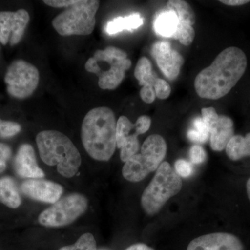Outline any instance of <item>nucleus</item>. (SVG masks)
Listing matches in <instances>:
<instances>
[{
	"label": "nucleus",
	"instance_id": "nucleus-1",
	"mask_svg": "<svg viewBox=\"0 0 250 250\" xmlns=\"http://www.w3.org/2000/svg\"><path fill=\"white\" fill-rule=\"evenodd\" d=\"M248 60L237 47L224 49L209 66L195 77V90L200 98L218 100L229 93L246 72Z\"/></svg>",
	"mask_w": 250,
	"mask_h": 250
},
{
	"label": "nucleus",
	"instance_id": "nucleus-2",
	"mask_svg": "<svg viewBox=\"0 0 250 250\" xmlns=\"http://www.w3.org/2000/svg\"><path fill=\"white\" fill-rule=\"evenodd\" d=\"M116 121L108 107L90 110L82 125V144L88 155L99 161L111 159L116 147Z\"/></svg>",
	"mask_w": 250,
	"mask_h": 250
},
{
	"label": "nucleus",
	"instance_id": "nucleus-3",
	"mask_svg": "<svg viewBox=\"0 0 250 250\" xmlns=\"http://www.w3.org/2000/svg\"><path fill=\"white\" fill-rule=\"evenodd\" d=\"M41 159L47 165L57 166L62 177L71 178L78 172L82 157L71 140L60 131L45 130L36 136Z\"/></svg>",
	"mask_w": 250,
	"mask_h": 250
},
{
	"label": "nucleus",
	"instance_id": "nucleus-4",
	"mask_svg": "<svg viewBox=\"0 0 250 250\" xmlns=\"http://www.w3.org/2000/svg\"><path fill=\"white\" fill-rule=\"evenodd\" d=\"M131 66L126 52L112 46L95 51L85 64L86 71L98 76L99 87L103 90L116 89Z\"/></svg>",
	"mask_w": 250,
	"mask_h": 250
},
{
	"label": "nucleus",
	"instance_id": "nucleus-5",
	"mask_svg": "<svg viewBox=\"0 0 250 250\" xmlns=\"http://www.w3.org/2000/svg\"><path fill=\"white\" fill-rule=\"evenodd\" d=\"M182 188V179L170 164L164 161L158 167L154 178L143 192L141 197L143 210L148 215L156 214Z\"/></svg>",
	"mask_w": 250,
	"mask_h": 250
},
{
	"label": "nucleus",
	"instance_id": "nucleus-6",
	"mask_svg": "<svg viewBox=\"0 0 250 250\" xmlns=\"http://www.w3.org/2000/svg\"><path fill=\"white\" fill-rule=\"evenodd\" d=\"M99 6L97 0H77L54 18L52 26L61 36L89 35L95 28Z\"/></svg>",
	"mask_w": 250,
	"mask_h": 250
},
{
	"label": "nucleus",
	"instance_id": "nucleus-7",
	"mask_svg": "<svg viewBox=\"0 0 250 250\" xmlns=\"http://www.w3.org/2000/svg\"><path fill=\"white\" fill-rule=\"evenodd\" d=\"M88 206V201L84 195L70 194L43 210L39 215V223L47 228L67 226L82 216Z\"/></svg>",
	"mask_w": 250,
	"mask_h": 250
},
{
	"label": "nucleus",
	"instance_id": "nucleus-8",
	"mask_svg": "<svg viewBox=\"0 0 250 250\" xmlns=\"http://www.w3.org/2000/svg\"><path fill=\"white\" fill-rule=\"evenodd\" d=\"M39 80L37 67L21 59L11 62L4 77L8 93L19 100L30 97L37 88Z\"/></svg>",
	"mask_w": 250,
	"mask_h": 250
},
{
	"label": "nucleus",
	"instance_id": "nucleus-9",
	"mask_svg": "<svg viewBox=\"0 0 250 250\" xmlns=\"http://www.w3.org/2000/svg\"><path fill=\"white\" fill-rule=\"evenodd\" d=\"M30 20L26 10L19 9L16 12H0V42L6 45H17L22 40L28 23Z\"/></svg>",
	"mask_w": 250,
	"mask_h": 250
},
{
	"label": "nucleus",
	"instance_id": "nucleus-10",
	"mask_svg": "<svg viewBox=\"0 0 250 250\" xmlns=\"http://www.w3.org/2000/svg\"><path fill=\"white\" fill-rule=\"evenodd\" d=\"M21 190L31 200L52 205L60 200L63 192L62 185L42 178L24 181L21 184Z\"/></svg>",
	"mask_w": 250,
	"mask_h": 250
},
{
	"label": "nucleus",
	"instance_id": "nucleus-11",
	"mask_svg": "<svg viewBox=\"0 0 250 250\" xmlns=\"http://www.w3.org/2000/svg\"><path fill=\"white\" fill-rule=\"evenodd\" d=\"M152 54L158 66L166 77L171 81L175 80L178 77L184 59L177 51L171 47L170 42L166 41L156 42L152 46Z\"/></svg>",
	"mask_w": 250,
	"mask_h": 250
},
{
	"label": "nucleus",
	"instance_id": "nucleus-12",
	"mask_svg": "<svg viewBox=\"0 0 250 250\" xmlns=\"http://www.w3.org/2000/svg\"><path fill=\"white\" fill-rule=\"evenodd\" d=\"M241 240L229 233H212L192 240L187 250H243Z\"/></svg>",
	"mask_w": 250,
	"mask_h": 250
},
{
	"label": "nucleus",
	"instance_id": "nucleus-13",
	"mask_svg": "<svg viewBox=\"0 0 250 250\" xmlns=\"http://www.w3.org/2000/svg\"><path fill=\"white\" fill-rule=\"evenodd\" d=\"M14 170L22 178L42 179L45 172L39 167L35 151L31 145L24 143L18 149L15 156Z\"/></svg>",
	"mask_w": 250,
	"mask_h": 250
},
{
	"label": "nucleus",
	"instance_id": "nucleus-14",
	"mask_svg": "<svg viewBox=\"0 0 250 250\" xmlns=\"http://www.w3.org/2000/svg\"><path fill=\"white\" fill-rule=\"evenodd\" d=\"M166 152L167 144L160 135H151L141 147V156L150 172L157 170L165 159Z\"/></svg>",
	"mask_w": 250,
	"mask_h": 250
},
{
	"label": "nucleus",
	"instance_id": "nucleus-15",
	"mask_svg": "<svg viewBox=\"0 0 250 250\" xmlns=\"http://www.w3.org/2000/svg\"><path fill=\"white\" fill-rule=\"evenodd\" d=\"M233 134L232 120L226 116H219L218 121L210 129V147L216 152H221L234 136Z\"/></svg>",
	"mask_w": 250,
	"mask_h": 250
},
{
	"label": "nucleus",
	"instance_id": "nucleus-16",
	"mask_svg": "<svg viewBox=\"0 0 250 250\" xmlns=\"http://www.w3.org/2000/svg\"><path fill=\"white\" fill-rule=\"evenodd\" d=\"M122 172L124 178L129 182H139L146 178L150 171L145 164L141 154H136L125 162Z\"/></svg>",
	"mask_w": 250,
	"mask_h": 250
},
{
	"label": "nucleus",
	"instance_id": "nucleus-17",
	"mask_svg": "<svg viewBox=\"0 0 250 250\" xmlns=\"http://www.w3.org/2000/svg\"><path fill=\"white\" fill-rule=\"evenodd\" d=\"M0 203L13 209L18 208L22 203L17 185L11 177L0 178Z\"/></svg>",
	"mask_w": 250,
	"mask_h": 250
},
{
	"label": "nucleus",
	"instance_id": "nucleus-18",
	"mask_svg": "<svg viewBox=\"0 0 250 250\" xmlns=\"http://www.w3.org/2000/svg\"><path fill=\"white\" fill-rule=\"evenodd\" d=\"M178 25L177 15L169 10L158 14L154 22V31L158 35L164 37H172L177 31Z\"/></svg>",
	"mask_w": 250,
	"mask_h": 250
},
{
	"label": "nucleus",
	"instance_id": "nucleus-19",
	"mask_svg": "<svg viewBox=\"0 0 250 250\" xmlns=\"http://www.w3.org/2000/svg\"><path fill=\"white\" fill-rule=\"evenodd\" d=\"M227 155L232 161H238L250 156V133L246 136H233L226 146Z\"/></svg>",
	"mask_w": 250,
	"mask_h": 250
},
{
	"label": "nucleus",
	"instance_id": "nucleus-20",
	"mask_svg": "<svg viewBox=\"0 0 250 250\" xmlns=\"http://www.w3.org/2000/svg\"><path fill=\"white\" fill-rule=\"evenodd\" d=\"M143 24V18L139 14L129 15L126 17H118L111 21L106 26V31L110 35L123 30L132 31Z\"/></svg>",
	"mask_w": 250,
	"mask_h": 250
},
{
	"label": "nucleus",
	"instance_id": "nucleus-21",
	"mask_svg": "<svg viewBox=\"0 0 250 250\" xmlns=\"http://www.w3.org/2000/svg\"><path fill=\"white\" fill-rule=\"evenodd\" d=\"M134 76L143 86L154 87L158 77L147 57H141L135 67Z\"/></svg>",
	"mask_w": 250,
	"mask_h": 250
},
{
	"label": "nucleus",
	"instance_id": "nucleus-22",
	"mask_svg": "<svg viewBox=\"0 0 250 250\" xmlns=\"http://www.w3.org/2000/svg\"><path fill=\"white\" fill-rule=\"evenodd\" d=\"M167 10L173 11L178 18L179 22L193 25L195 23V15L187 1L182 0H170L167 1Z\"/></svg>",
	"mask_w": 250,
	"mask_h": 250
},
{
	"label": "nucleus",
	"instance_id": "nucleus-23",
	"mask_svg": "<svg viewBox=\"0 0 250 250\" xmlns=\"http://www.w3.org/2000/svg\"><path fill=\"white\" fill-rule=\"evenodd\" d=\"M118 148L121 149V160L123 162H126L139 152L140 143L138 135L136 133L129 134Z\"/></svg>",
	"mask_w": 250,
	"mask_h": 250
},
{
	"label": "nucleus",
	"instance_id": "nucleus-24",
	"mask_svg": "<svg viewBox=\"0 0 250 250\" xmlns=\"http://www.w3.org/2000/svg\"><path fill=\"white\" fill-rule=\"evenodd\" d=\"M135 129V125L126 118L122 116L118 118L116 124V146L119 147L131 131Z\"/></svg>",
	"mask_w": 250,
	"mask_h": 250
},
{
	"label": "nucleus",
	"instance_id": "nucleus-25",
	"mask_svg": "<svg viewBox=\"0 0 250 250\" xmlns=\"http://www.w3.org/2000/svg\"><path fill=\"white\" fill-rule=\"evenodd\" d=\"M59 250H98L93 235L85 233L82 235L75 244L64 246Z\"/></svg>",
	"mask_w": 250,
	"mask_h": 250
},
{
	"label": "nucleus",
	"instance_id": "nucleus-26",
	"mask_svg": "<svg viewBox=\"0 0 250 250\" xmlns=\"http://www.w3.org/2000/svg\"><path fill=\"white\" fill-rule=\"evenodd\" d=\"M195 32L192 26L184 23L179 22L177 30L172 38L179 40L182 45L188 46L191 45L195 39Z\"/></svg>",
	"mask_w": 250,
	"mask_h": 250
},
{
	"label": "nucleus",
	"instance_id": "nucleus-27",
	"mask_svg": "<svg viewBox=\"0 0 250 250\" xmlns=\"http://www.w3.org/2000/svg\"><path fill=\"white\" fill-rule=\"evenodd\" d=\"M22 129L21 125L12 121H4L0 119V138L10 139L19 134Z\"/></svg>",
	"mask_w": 250,
	"mask_h": 250
},
{
	"label": "nucleus",
	"instance_id": "nucleus-28",
	"mask_svg": "<svg viewBox=\"0 0 250 250\" xmlns=\"http://www.w3.org/2000/svg\"><path fill=\"white\" fill-rule=\"evenodd\" d=\"M156 97L161 100H166L170 96L171 93L170 85L165 80L157 79L154 86Z\"/></svg>",
	"mask_w": 250,
	"mask_h": 250
},
{
	"label": "nucleus",
	"instance_id": "nucleus-29",
	"mask_svg": "<svg viewBox=\"0 0 250 250\" xmlns=\"http://www.w3.org/2000/svg\"><path fill=\"white\" fill-rule=\"evenodd\" d=\"M175 172L179 177H188L191 175L193 168L190 163L184 159H179L174 164Z\"/></svg>",
	"mask_w": 250,
	"mask_h": 250
},
{
	"label": "nucleus",
	"instance_id": "nucleus-30",
	"mask_svg": "<svg viewBox=\"0 0 250 250\" xmlns=\"http://www.w3.org/2000/svg\"><path fill=\"white\" fill-rule=\"evenodd\" d=\"M189 157L190 161L194 164H200L205 161L207 157V154L205 149L201 146H192L189 150Z\"/></svg>",
	"mask_w": 250,
	"mask_h": 250
},
{
	"label": "nucleus",
	"instance_id": "nucleus-31",
	"mask_svg": "<svg viewBox=\"0 0 250 250\" xmlns=\"http://www.w3.org/2000/svg\"><path fill=\"white\" fill-rule=\"evenodd\" d=\"M12 154L11 147L5 143H0V174L4 172L7 167L8 161Z\"/></svg>",
	"mask_w": 250,
	"mask_h": 250
},
{
	"label": "nucleus",
	"instance_id": "nucleus-32",
	"mask_svg": "<svg viewBox=\"0 0 250 250\" xmlns=\"http://www.w3.org/2000/svg\"><path fill=\"white\" fill-rule=\"evenodd\" d=\"M202 118L208 126V129L216 123L219 118V115L213 107L203 108L202 109Z\"/></svg>",
	"mask_w": 250,
	"mask_h": 250
},
{
	"label": "nucleus",
	"instance_id": "nucleus-33",
	"mask_svg": "<svg viewBox=\"0 0 250 250\" xmlns=\"http://www.w3.org/2000/svg\"><path fill=\"white\" fill-rule=\"evenodd\" d=\"M151 123H152V121H151V118L149 116H140L134 124L135 132L138 136L145 134L150 128Z\"/></svg>",
	"mask_w": 250,
	"mask_h": 250
},
{
	"label": "nucleus",
	"instance_id": "nucleus-34",
	"mask_svg": "<svg viewBox=\"0 0 250 250\" xmlns=\"http://www.w3.org/2000/svg\"><path fill=\"white\" fill-rule=\"evenodd\" d=\"M140 95L143 101L147 104L152 103L156 98L154 87L151 86H143Z\"/></svg>",
	"mask_w": 250,
	"mask_h": 250
},
{
	"label": "nucleus",
	"instance_id": "nucleus-35",
	"mask_svg": "<svg viewBox=\"0 0 250 250\" xmlns=\"http://www.w3.org/2000/svg\"><path fill=\"white\" fill-rule=\"evenodd\" d=\"M77 0H45L43 2L47 6L54 8H67L75 4Z\"/></svg>",
	"mask_w": 250,
	"mask_h": 250
},
{
	"label": "nucleus",
	"instance_id": "nucleus-36",
	"mask_svg": "<svg viewBox=\"0 0 250 250\" xmlns=\"http://www.w3.org/2000/svg\"><path fill=\"white\" fill-rule=\"evenodd\" d=\"M188 138L192 142L196 143H203L208 141L209 136H205L197 131L195 129H190L188 132Z\"/></svg>",
	"mask_w": 250,
	"mask_h": 250
},
{
	"label": "nucleus",
	"instance_id": "nucleus-37",
	"mask_svg": "<svg viewBox=\"0 0 250 250\" xmlns=\"http://www.w3.org/2000/svg\"><path fill=\"white\" fill-rule=\"evenodd\" d=\"M193 125L194 129L201 133L202 134L210 137V130L202 118H197L195 119Z\"/></svg>",
	"mask_w": 250,
	"mask_h": 250
},
{
	"label": "nucleus",
	"instance_id": "nucleus-38",
	"mask_svg": "<svg viewBox=\"0 0 250 250\" xmlns=\"http://www.w3.org/2000/svg\"><path fill=\"white\" fill-rule=\"evenodd\" d=\"M220 1L224 4L232 6H242L250 2L249 0H221Z\"/></svg>",
	"mask_w": 250,
	"mask_h": 250
},
{
	"label": "nucleus",
	"instance_id": "nucleus-39",
	"mask_svg": "<svg viewBox=\"0 0 250 250\" xmlns=\"http://www.w3.org/2000/svg\"><path fill=\"white\" fill-rule=\"evenodd\" d=\"M125 250H154L150 247L147 246V245L143 244V243H136V244L132 245L126 248Z\"/></svg>",
	"mask_w": 250,
	"mask_h": 250
},
{
	"label": "nucleus",
	"instance_id": "nucleus-40",
	"mask_svg": "<svg viewBox=\"0 0 250 250\" xmlns=\"http://www.w3.org/2000/svg\"><path fill=\"white\" fill-rule=\"evenodd\" d=\"M247 194L250 201V178L248 179L246 184Z\"/></svg>",
	"mask_w": 250,
	"mask_h": 250
},
{
	"label": "nucleus",
	"instance_id": "nucleus-41",
	"mask_svg": "<svg viewBox=\"0 0 250 250\" xmlns=\"http://www.w3.org/2000/svg\"><path fill=\"white\" fill-rule=\"evenodd\" d=\"M98 250H110L106 249V248H101V249H100Z\"/></svg>",
	"mask_w": 250,
	"mask_h": 250
}]
</instances>
